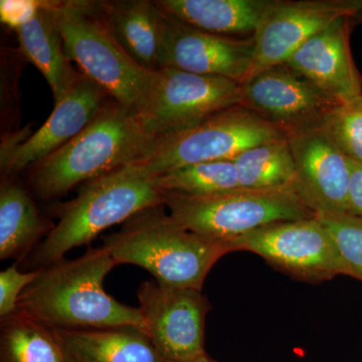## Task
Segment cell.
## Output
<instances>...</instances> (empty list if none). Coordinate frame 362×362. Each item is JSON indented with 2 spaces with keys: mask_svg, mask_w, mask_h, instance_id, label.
Instances as JSON below:
<instances>
[{
  "mask_svg": "<svg viewBox=\"0 0 362 362\" xmlns=\"http://www.w3.org/2000/svg\"><path fill=\"white\" fill-rule=\"evenodd\" d=\"M119 264L106 247H89L77 259H59L37 269L18 309L49 329L136 327L145 332L138 307L117 301L104 281Z\"/></svg>",
  "mask_w": 362,
  "mask_h": 362,
  "instance_id": "cell-1",
  "label": "cell"
},
{
  "mask_svg": "<svg viewBox=\"0 0 362 362\" xmlns=\"http://www.w3.org/2000/svg\"><path fill=\"white\" fill-rule=\"evenodd\" d=\"M157 142L136 112L108 102L80 134L35 164V194L44 201L56 199L78 183L143 160Z\"/></svg>",
  "mask_w": 362,
  "mask_h": 362,
  "instance_id": "cell-2",
  "label": "cell"
},
{
  "mask_svg": "<svg viewBox=\"0 0 362 362\" xmlns=\"http://www.w3.org/2000/svg\"><path fill=\"white\" fill-rule=\"evenodd\" d=\"M117 263L144 269L160 284L202 290L218 259L233 252L230 244L192 232L166 213L150 207L104 240Z\"/></svg>",
  "mask_w": 362,
  "mask_h": 362,
  "instance_id": "cell-3",
  "label": "cell"
},
{
  "mask_svg": "<svg viewBox=\"0 0 362 362\" xmlns=\"http://www.w3.org/2000/svg\"><path fill=\"white\" fill-rule=\"evenodd\" d=\"M162 204L164 192L156 176L137 163L88 181L78 197L62 207L58 223L33 251L32 267L37 270L56 263L107 228Z\"/></svg>",
  "mask_w": 362,
  "mask_h": 362,
  "instance_id": "cell-4",
  "label": "cell"
},
{
  "mask_svg": "<svg viewBox=\"0 0 362 362\" xmlns=\"http://www.w3.org/2000/svg\"><path fill=\"white\" fill-rule=\"evenodd\" d=\"M66 56L80 73L124 108L138 113L151 93L156 71L146 70L117 42L100 2H54Z\"/></svg>",
  "mask_w": 362,
  "mask_h": 362,
  "instance_id": "cell-5",
  "label": "cell"
},
{
  "mask_svg": "<svg viewBox=\"0 0 362 362\" xmlns=\"http://www.w3.org/2000/svg\"><path fill=\"white\" fill-rule=\"evenodd\" d=\"M164 206L187 230L226 243L278 221L315 216L292 187L239 188L206 197L164 192Z\"/></svg>",
  "mask_w": 362,
  "mask_h": 362,
  "instance_id": "cell-6",
  "label": "cell"
},
{
  "mask_svg": "<svg viewBox=\"0 0 362 362\" xmlns=\"http://www.w3.org/2000/svg\"><path fill=\"white\" fill-rule=\"evenodd\" d=\"M284 137V133L238 105L194 127L158 138L153 152L137 164L157 177L192 164L232 160L255 145Z\"/></svg>",
  "mask_w": 362,
  "mask_h": 362,
  "instance_id": "cell-7",
  "label": "cell"
},
{
  "mask_svg": "<svg viewBox=\"0 0 362 362\" xmlns=\"http://www.w3.org/2000/svg\"><path fill=\"white\" fill-rule=\"evenodd\" d=\"M242 84L235 81L165 66L156 71L151 93L137 114L148 134L162 138L242 104Z\"/></svg>",
  "mask_w": 362,
  "mask_h": 362,
  "instance_id": "cell-8",
  "label": "cell"
},
{
  "mask_svg": "<svg viewBox=\"0 0 362 362\" xmlns=\"http://www.w3.org/2000/svg\"><path fill=\"white\" fill-rule=\"evenodd\" d=\"M228 244L232 252H254L301 280L313 282L345 275L337 246L315 216L271 223Z\"/></svg>",
  "mask_w": 362,
  "mask_h": 362,
  "instance_id": "cell-9",
  "label": "cell"
},
{
  "mask_svg": "<svg viewBox=\"0 0 362 362\" xmlns=\"http://www.w3.org/2000/svg\"><path fill=\"white\" fill-rule=\"evenodd\" d=\"M145 334L163 361H189L206 354L207 302L202 290L145 281L137 292Z\"/></svg>",
  "mask_w": 362,
  "mask_h": 362,
  "instance_id": "cell-10",
  "label": "cell"
},
{
  "mask_svg": "<svg viewBox=\"0 0 362 362\" xmlns=\"http://www.w3.org/2000/svg\"><path fill=\"white\" fill-rule=\"evenodd\" d=\"M242 106L286 137L322 126L339 102L286 65L274 66L242 84Z\"/></svg>",
  "mask_w": 362,
  "mask_h": 362,
  "instance_id": "cell-11",
  "label": "cell"
},
{
  "mask_svg": "<svg viewBox=\"0 0 362 362\" xmlns=\"http://www.w3.org/2000/svg\"><path fill=\"white\" fill-rule=\"evenodd\" d=\"M350 13V0H271L252 35L254 56L244 83L284 65L314 35Z\"/></svg>",
  "mask_w": 362,
  "mask_h": 362,
  "instance_id": "cell-12",
  "label": "cell"
},
{
  "mask_svg": "<svg viewBox=\"0 0 362 362\" xmlns=\"http://www.w3.org/2000/svg\"><path fill=\"white\" fill-rule=\"evenodd\" d=\"M287 140L298 197L314 214L349 213L350 160L325 126L288 135Z\"/></svg>",
  "mask_w": 362,
  "mask_h": 362,
  "instance_id": "cell-13",
  "label": "cell"
},
{
  "mask_svg": "<svg viewBox=\"0 0 362 362\" xmlns=\"http://www.w3.org/2000/svg\"><path fill=\"white\" fill-rule=\"evenodd\" d=\"M161 68L228 78L243 84L254 56V37L216 35L192 28L163 11Z\"/></svg>",
  "mask_w": 362,
  "mask_h": 362,
  "instance_id": "cell-14",
  "label": "cell"
},
{
  "mask_svg": "<svg viewBox=\"0 0 362 362\" xmlns=\"http://www.w3.org/2000/svg\"><path fill=\"white\" fill-rule=\"evenodd\" d=\"M108 97L81 74L65 96L54 104L44 125L25 141L4 150L1 168L6 173H16L44 160L80 134L106 106Z\"/></svg>",
  "mask_w": 362,
  "mask_h": 362,
  "instance_id": "cell-15",
  "label": "cell"
},
{
  "mask_svg": "<svg viewBox=\"0 0 362 362\" xmlns=\"http://www.w3.org/2000/svg\"><path fill=\"white\" fill-rule=\"evenodd\" d=\"M354 26L349 16L338 18L307 40L284 65L339 103L361 96L362 76L350 47Z\"/></svg>",
  "mask_w": 362,
  "mask_h": 362,
  "instance_id": "cell-16",
  "label": "cell"
},
{
  "mask_svg": "<svg viewBox=\"0 0 362 362\" xmlns=\"http://www.w3.org/2000/svg\"><path fill=\"white\" fill-rule=\"evenodd\" d=\"M21 52L42 74L59 102L81 76L66 56L54 2H35L30 13L16 26Z\"/></svg>",
  "mask_w": 362,
  "mask_h": 362,
  "instance_id": "cell-17",
  "label": "cell"
},
{
  "mask_svg": "<svg viewBox=\"0 0 362 362\" xmlns=\"http://www.w3.org/2000/svg\"><path fill=\"white\" fill-rule=\"evenodd\" d=\"M114 37L133 61L146 70L161 69L163 11L156 1L100 2Z\"/></svg>",
  "mask_w": 362,
  "mask_h": 362,
  "instance_id": "cell-18",
  "label": "cell"
},
{
  "mask_svg": "<svg viewBox=\"0 0 362 362\" xmlns=\"http://www.w3.org/2000/svg\"><path fill=\"white\" fill-rule=\"evenodd\" d=\"M65 362H160L144 331L136 327L51 329Z\"/></svg>",
  "mask_w": 362,
  "mask_h": 362,
  "instance_id": "cell-19",
  "label": "cell"
},
{
  "mask_svg": "<svg viewBox=\"0 0 362 362\" xmlns=\"http://www.w3.org/2000/svg\"><path fill=\"white\" fill-rule=\"evenodd\" d=\"M271 0H159L157 6L185 25L226 37L256 33Z\"/></svg>",
  "mask_w": 362,
  "mask_h": 362,
  "instance_id": "cell-20",
  "label": "cell"
},
{
  "mask_svg": "<svg viewBox=\"0 0 362 362\" xmlns=\"http://www.w3.org/2000/svg\"><path fill=\"white\" fill-rule=\"evenodd\" d=\"M45 223L28 192L13 180L0 187V259H20L44 235Z\"/></svg>",
  "mask_w": 362,
  "mask_h": 362,
  "instance_id": "cell-21",
  "label": "cell"
},
{
  "mask_svg": "<svg viewBox=\"0 0 362 362\" xmlns=\"http://www.w3.org/2000/svg\"><path fill=\"white\" fill-rule=\"evenodd\" d=\"M233 160L240 187L245 189L292 187L296 176L287 137L255 145Z\"/></svg>",
  "mask_w": 362,
  "mask_h": 362,
  "instance_id": "cell-22",
  "label": "cell"
},
{
  "mask_svg": "<svg viewBox=\"0 0 362 362\" xmlns=\"http://www.w3.org/2000/svg\"><path fill=\"white\" fill-rule=\"evenodd\" d=\"M0 362H65L51 329L16 310L1 319Z\"/></svg>",
  "mask_w": 362,
  "mask_h": 362,
  "instance_id": "cell-23",
  "label": "cell"
},
{
  "mask_svg": "<svg viewBox=\"0 0 362 362\" xmlns=\"http://www.w3.org/2000/svg\"><path fill=\"white\" fill-rule=\"evenodd\" d=\"M163 192L206 197L239 189L237 169L232 160L202 162L157 176Z\"/></svg>",
  "mask_w": 362,
  "mask_h": 362,
  "instance_id": "cell-24",
  "label": "cell"
},
{
  "mask_svg": "<svg viewBox=\"0 0 362 362\" xmlns=\"http://www.w3.org/2000/svg\"><path fill=\"white\" fill-rule=\"evenodd\" d=\"M315 216L332 238L344 267L345 276L362 282V218L349 213Z\"/></svg>",
  "mask_w": 362,
  "mask_h": 362,
  "instance_id": "cell-25",
  "label": "cell"
},
{
  "mask_svg": "<svg viewBox=\"0 0 362 362\" xmlns=\"http://www.w3.org/2000/svg\"><path fill=\"white\" fill-rule=\"evenodd\" d=\"M324 126L347 158L362 164V95L338 104Z\"/></svg>",
  "mask_w": 362,
  "mask_h": 362,
  "instance_id": "cell-26",
  "label": "cell"
},
{
  "mask_svg": "<svg viewBox=\"0 0 362 362\" xmlns=\"http://www.w3.org/2000/svg\"><path fill=\"white\" fill-rule=\"evenodd\" d=\"M39 275V270L21 272L14 264L0 272V317L11 316L18 310V300L23 291Z\"/></svg>",
  "mask_w": 362,
  "mask_h": 362,
  "instance_id": "cell-27",
  "label": "cell"
},
{
  "mask_svg": "<svg viewBox=\"0 0 362 362\" xmlns=\"http://www.w3.org/2000/svg\"><path fill=\"white\" fill-rule=\"evenodd\" d=\"M349 213L362 218V164L350 161Z\"/></svg>",
  "mask_w": 362,
  "mask_h": 362,
  "instance_id": "cell-28",
  "label": "cell"
},
{
  "mask_svg": "<svg viewBox=\"0 0 362 362\" xmlns=\"http://www.w3.org/2000/svg\"><path fill=\"white\" fill-rule=\"evenodd\" d=\"M350 4H351L350 20L354 26L362 25V0H350Z\"/></svg>",
  "mask_w": 362,
  "mask_h": 362,
  "instance_id": "cell-29",
  "label": "cell"
},
{
  "mask_svg": "<svg viewBox=\"0 0 362 362\" xmlns=\"http://www.w3.org/2000/svg\"><path fill=\"white\" fill-rule=\"evenodd\" d=\"M160 362H216L214 361L213 358H211L207 354H204L201 357H197V358L189 359V361H163L161 359Z\"/></svg>",
  "mask_w": 362,
  "mask_h": 362,
  "instance_id": "cell-30",
  "label": "cell"
}]
</instances>
